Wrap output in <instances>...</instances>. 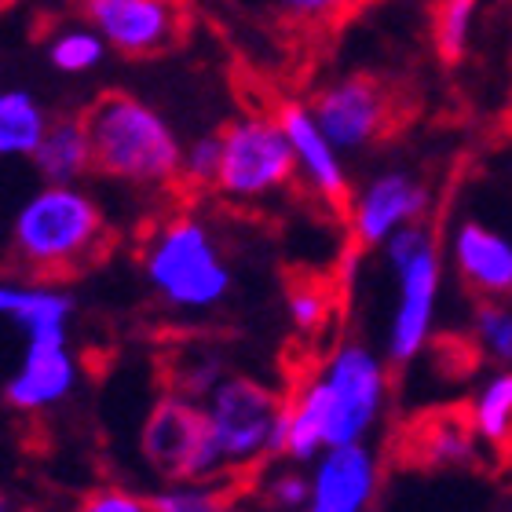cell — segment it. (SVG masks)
I'll return each mask as SVG.
<instances>
[{"label":"cell","mask_w":512,"mask_h":512,"mask_svg":"<svg viewBox=\"0 0 512 512\" xmlns=\"http://www.w3.org/2000/svg\"><path fill=\"white\" fill-rule=\"evenodd\" d=\"M286 19L293 22H308V26H319V22L341 19L344 11H352L359 0H271Z\"/></svg>","instance_id":"28"},{"label":"cell","mask_w":512,"mask_h":512,"mask_svg":"<svg viewBox=\"0 0 512 512\" xmlns=\"http://www.w3.org/2000/svg\"><path fill=\"white\" fill-rule=\"evenodd\" d=\"M154 512H235V498L224 480H183L165 483L158 494H150Z\"/></svg>","instance_id":"24"},{"label":"cell","mask_w":512,"mask_h":512,"mask_svg":"<svg viewBox=\"0 0 512 512\" xmlns=\"http://www.w3.org/2000/svg\"><path fill=\"white\" fill-rule=\"evenodd\" d=\"M308 512H366L377 494L381 465L370 443H341L322 450L308 465Z\"/></svg>","instance_id":"14"},{"label":"cell","mask_w":512,"mask_h":512,"mask_svg":"<svg viewBox=\"0 0 512 512\" xmlns=\"http://www.w3.org/2000/svg\"><path fill=\"white\" fill-rule=\"evenodd\" d=\"M384 267L395 278V304L384 330V355L395 366H410L432 344L443 300V249L428 220L395 231L381 246Z\"/></svg>","instance_id":"5"},{"label":"cell","mask_w":512,"mask_h":512,"mask_svg":"<svg viewBox=\"0 0 512 512\" xmlns=\"http://www.w3.org/2000/svg\"><path fill=\"white\" fill-rule=\"evenodd\" d=\"M469 344L491 366H512V297H480L472 304Z\"/></svg>","instance_id":"22"},{"label":"cell","mask_w":512,"mask_h":512,"mask_svg":"<svg viewBox=\"0 0 512 512\" xmlns=\"http://www.w3.org/2000/svg\"><path fill=\"white\" fill-rule=\"evenodd\" d=\"M286 315L293 322V330L311 337V333H319L333 315V289L322 286V282H293L286 289Z\"/></svg>","instance_id":"26"},{"label":"cell","mask_w":512,"mask_h":512,"mask_svg":"<svg viewBox=\"0 0 512 512\" xmlns=\"http://www.w3.org/2000/svg\"><path fill=\"white\" fill-rule=\"evenodd\" d=\"M0 319H11L22 333L37 326L74 319V297L66 289H55L48 282H8L0 278Z\"/></svg>","instance_id":"20"},{"label":"cell","mask_w":512,"mask_h":512,"mask_svg":"<svg viewBox=\"0 0 512 512\" xmlns=\"http://www.w3.org/2000/svg\"><path fill=\"white\" fill-rule=\"evenodd\" d=\"M41 183H81L88 172H96V143L85 114H63L52 118L44 139L30 158Z\"/></svg>","instance_id":"17"},{"label":"cell","mask_w":512,"mask_h":512,"mask_svg":"<svg viewBox=\"0 0 512 512\" xmlns=\"http://www.w3.org/2000/svg\"><path fill=\"white\" fill-rule=\"evenodd\" d=\"M107 213L81 183H41L11 216V256L33 275H70L99 253Z\"/></svg>","instance_id":"4"},{"label":"cell","mask_w":512,"mask_h":512,"mask_svg":"<svg viewBox=\"0 0 512 512\" xmlns=\"http://www.w3.org/2000/svg\"><path fill=\"white\" fill-rule=\"evenodd\" d=\"M139 450H143V461L165 483L227 480L205 403H198L191 395L169 392L150 406L147 421H143V436H139Z\"/></svg>","instance_id":"8"},{"label":"cell","mask_w":512,"mask_h":512,"mask_svg":"<svg viewBox=\"0 0 512 512\" xmlns=\"http://www.w3.org/2000/svg\"><path fill=\"white\" fill-rule=\"evenodd\" d=\"M483 454V443L465 410L425 414L410 432V458L425 469H469Z\"/></svg>","instance_id":"16"},{"label":"cell","mask_w":512,"mask_h":512,"mask_svg":"<svg viewBox=\"0 0 512 512\" xmlns=\"http://www.w3.org/2000/svg\"><path fill=\"white\" fill-rule=\"evenodd\" d=\"M44 52H48V66H52L55 74L85 77V74H96L99 66L107 63L110 44L92 22L81 19V22L59 26V30L48 37V48H44Z\"/></svg>","instance_id":"21"},{"label":"cell","mask_w":512,"mask_h":512,"mask_svg":"<svg viewBox=\"0 0 512 512\" xmlns=\"http://www.w3.org/2000/svg\"><path fill=\"white\" fill-rule=\"evenodd\" d=\"M483 0H436L432 4V44L443 63H461L472 52Z\"/></svg>","instance_id":"23"},{"label":"cell","mask_w":512,"mask_h":512,"mask_svg":"<svg viewBox=\"0 0 512 512\" xmlns=\"http://www.w3.org/2000/svg\"><path fill=\"white\" fill-rule=\"evenodd\" d=\"M278 121L286 128V139L293 147L297 161V180L308 187L322 205L344 209L352 198V176H348V158H344L337 143L326 136V128L315 121L311 107L304 99H282L278 103Z\"/></svg>","instance_id":"12"},{"label":"cell","mask_w":512,"mask_h":512,"mask_svg":"<svg viewBox=\"0 0 512 512\" xmlns=\"http://www.w3.org/2000/svg\"><path fill=\"white\" fill-rule=\"evenodd\" d=\"M96 172L136 191H161L180 180L183 139L154 103L136 92H107L88 107Z\"/></svg>","instance_id":"3"},{"label":"cell","mask_w":512,"mask_h":512,"mask_svg":"<svg viewBox=\"0 0 512 512\" xmlns=\"http://www.w3.org/2000/svg\"><path fill=\"white\" fill-rule=\"evenodd\" d=\"M388 355L363 341L337 344L315 374L286 392L282 458L311 465L322 450L366 443L388 406Z\"/></svg>","instance_id":"1"},{"label":"cell","mask_w":512,"mask_h":512,"mask_svg":"<svg viewBox=\"0 0 512 512\" xmlns=\"http://www.w3.org/2000/svg\"><path fill=\"white\" fill-rule=\"evenodd\" d=\"M52 114L30 88H0V161H30Z\"/></svg>","instance_id":"19"},{"label":"cell","mask_w":512,"mask_h":512,"mask_svg":"<svg viewBox=\"0 0 512 512\" xmlns=\"http://www.w3.org/2000/svg\"><path fill=\"white\" fill-rule=\"evenodd\" d=\"M428 209H432V191L406 165H384L370 172L359 187H352V198L344 205L348 231L359 249H381L395 231L428 220Z\"/></svg>","instance_id":"9"},{"label":"cell","mask_w":512,"mask_h":512,"mask_svg":"<svg viewBox=\"0 0 512 512\" xmlns=\"http://www.w3.org/2000/svg\"><path fill=\"white\" fill-rule=\"evenodd\" d=\"M308 107L344 158L370 150L392 128V96L381 81L366 74L333 77L322 88H315Z\"/></svg>","instance_id":"10"},{"label":"cell","mask_w":512,"mask_h":512,"mask_svg":"<svg viewBox=\"0 0 512 512\" xmlns=\"http://www.w3.org/2000/svg\"><path fill=\"white\" fill-rule=\"evenodd\" d=\"M450 267L472 297H512V238L487 220H458L447 242Z\"/></svg>","instance_id":"15"},{"label":"cell","mask_w":512,"mask_h":512,"mask_svg":"<svg viewBox=\"0 0 512 512\" xmlns=\"http://www.w3.org/2000/svg\"><path fill=\"white\" fill-rule=\"evenodd\" d=\"M139 271L154 297L176 315H209L235 293V267L209 220L176 213L143 242Z\"/></svg>","instance_id":"2"},{"label":"cell","mask_w":512,"mask_h":512,"mask_svg":"<svg viewBox=\"0 0 512 512\" xmlns=\"http://www.w3.org/2000/svg\"><path fill=\"white\" fill-rule=\"evenodd\" d=\"M465 414L483 447L505 458L512 450V366H494V374L476 384Z\"/></svg>","instance_id":"18"},{"label":"cell","mask_w":512,"mask_h":512,"mask_svg":"<svg viewBox=\"0 0 512 512\" xmlns=\"http://www.w3.org/2000/svg\"><path fill=\"white\" fill-rule=\"evenodd\" d=\"M77 512H154V509H150V498H139V494H132V491L107 487V491L88 494L85 502L77 505Z\"/></svg>","instance_id":"29"},{"label":"cell","mask_w":512,"mask_h":512,"mask_svg":"<svg viewBox=\"0 0 512 512\" xmlns=\"http://www.w3.org/2000/svg\"><path fill=\"white\" fill-rule=\"evenodd\" d=\"M85 19L107 37L110 52L143 59L176 44L183 30L180 0H81Z\"/></svg>","instance_id":"13"},{"label":"cell","mask_w":512,"mask_h":512,"mask_svg":"<svg viewBox=\"0 0 512 512\" xmlns=\"http://www.w3.org/2000/svg\"><path fill=\"white\" fill-rule=\"evenodd\" d=\"M77 388V355L70 348V322L37 326L26 333L19 370L4 384V399L15 410H48Z\"/></svg>","instance_id":"11"},{"label":"cell","mask_w":512,"mask_h":512,"mask_svg":"<svg viewBox=\"0 0 512 512\" xmlns=\"http://www.w3.org/2000/svg\"><path fill=\"white\" fill-rule=\"evenodd\" d=\"M220 154H224V139L220 132H202L194 136L191 143H183V165H180V180L194 191L202 187H216V176H220Z\"/></svg>","instance_id":"27"},{"label":"cell","mask_w":512,"mask_h":512,"mask_svg":"<svg viewBox=\"0 0 512 512\" xmlns=\"http://www.w3.org/2000/svg\"><path fill=\"white\" fill-rule=\"evenodd\" d=\"M0 512H11V509H8V502H4V498H0Z\"/></svg>","instance_id":"30"},{"label":"cell","mask_w":512,"mask_h":512,"mask_svg":"<svg viewBox=\"0 0 512 512\" xmlns=\"http://www.w3.org/2000/svg\"><path fill=\"white\" fill-rule=\"evenodd\" d=\"M220 176L213 191L224 202L260 205L271 202L297 180V161L278 114H242L220 132Z\"/></svg>","instance_id":"7"},{"label":"cell","mask_w":512,"mask_h":512,"mask_svg":"<svg viewBox=\"0 0 512 512\" xmlns=\"http://www.w3.org/2000/svg\"><path fill=\"white\" fill-rule=\"evenodd\" d=\"M260 502H264L267 512H308L311 476L304 472V465L282 458V465L264 472V480H260Z\"/></svg>","instance_id":"25"},{"label":"cell","mask_w":512,"mask_h":512,"mask_svg":"<svg viewBox=\"0 0 512 512\" xmlns=\"http://www.w3.org/2000/svg\"><path fill=\"white\" fill-rule=\"evenodd\" d=\"M205 414L224 461V476L249 472L267 461H282L286 392L256 377L227 374L205 395Z\"/></svg>","instance_id":"6"}]
</instances>
